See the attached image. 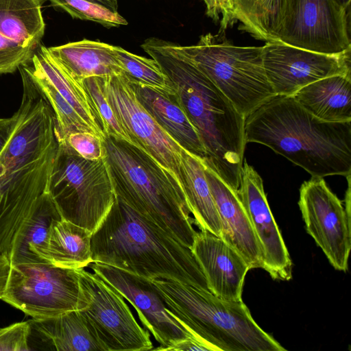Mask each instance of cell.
I'll return each mask as SVG.
<instances>
[{"label": "cell", "mask_w": 351, "mask_h": 351, "mask_svg": "<svg viewBox=\"0 0 351 351\" xmlns=\"http://www.w3.org/2000/svg\"><path fill=\"white\" fill-rule=\"evenodd\" d=\"M23 93L0 153V254L8 257L19 227L47 191L58 149L53 112L23 67Z\"/></svg>", "instance_id": "obj_1"}, {"label": "cell", "mask_w": 351, "mask_h": 351, "mask_svg": "<svg viewBox=\"0 0 351 351\" xmlns=\"http://www.w3.org/2000/svg\"><path fill=\"white\" fill-rule=\"evenodd\" d=\"M245 140L269 147L313 178L351 173V121L328 122L291 96L275 95L245 118Z\"/></svg>", "instance_id": "obj_2"}, {"label": "cell", "mask_w": 351, "mask_h": 351, "mask_svg": "<svg viewBox=\"0 0 351 351\" xmlns=\"http://www.w3.org/2000/svg\"><path fill=\"white\" fill-rule=\"evenodd\" d=\"M93 262L209 291L191 249L116 198L92 233Z\"/></svg>", "instance_id": "obj_3"}, {"label": "cell", "mask_w": 351, "mask_h": 351, "mask_svg": "<svg viewBox=\"0 0 351 351\" xmlns=\"http://www.w3.org/2000/svg\"><path fill=\"white\" fill-rule=\"evenodd\" d=\"M102 141L117 198L191 248L197 232L173 177L138 146L110 136Z\"/></svg>", "instance_id": "obj_4"}, {"label": "cell", "mask_w": 351, "mask_h": 351, "mask_svg": "<svg viewBox=\"0 0 351 351\" xmlns=\"http://www.w3.org/2000/svg\"><path fill=\"white\" fill-rule=\"evenodd\" d=\"M168 313L212 351H284L253 319L241 301L177 281L154 279Z\"/></svg>", "instance_id": "obj_5"}, {"label": "cell", "mask_w": 351, "mask_h": 351, "mask_svg": "<svg viewBox=\"0 0 351 351\" xmlns=\"http://www.w3.org/2000/svg\"><path fill=\"white\" fill-rule=\"evenodd\" d=\"M174 45L244 118L276 95L265 71L262 47L235 46L223 32L203 35L195 45Z\"/></svg>", "instance_id": "obj_6"}, {"label": "cell", "mask_w": 351, "mask_h": 351, "mask_svg": "<svg viewBox=\"0 0 351 351\" xmlns=\"http://www.w3.org/2000/svg\"><path fill=\"white\" fill-rule=\"evenodd\" d=\"M58 143L47 191L62 218L93 233L117 198L107 161L83 158Z\"/></svg>", "instance_id": "obj_7"}, {"label": "cell", "mask_w": 351, "mask_h": 351, "mask_svg": "<svg viewBox=\"0 0 351 351\" xmlns=\"http://www.w3.org/2000/svg\"><path fill=\"white\" fill-rule=\"evenodd\" d=\"M82 299L79 269L46 262L12 265L1 298L35 319L79 310Z\"/></svg>", "instance_id": "obj_8"}, {"label": "cell", "mask_w": 351, "mask_h": 351, "mask_svg": "<svg viewBox=\"0 0 351 351\" xmlns=\"http://www.w3.org/2000/svg\"><path fill=\"white\" fill-rule=\"evenodd\" d=\"M82 294L79 312L106 351L153 349L147 330L135 319L123 298L99 276L79 269Z\"/></svg>", "instance_id": "obj_9"}, {"label": "cell", "mask_w": 351, "mask_h": 351, "mask_svg": "<svg viewBox=\"0 0 351 351\" xmlns=\"http://www.w3.org/2000/svg\"><path fill=\"white\" fill-rule=\"evenodd\" d=\"M350 8L334 0H286L276 40L306 50L339 54L351 49Z\"/></svg>", "instance_id": "obj_10"}, {"label": "cell", "mask_w": 351, "mask_h": 351, "mask_svg": "<svg viewBox=\"0 0 351 351\" xmlns=\"http://www.w3.org/2000/svg\"><path fill=\"white\" fill-rule=\"evenodd\" d=\"M103 88L117 118L134 144L165 169L184 193L181 175V157L184 149L141 104L131 77L125 72L103 77Z\"/></svg>", "instance_id": "obj_11"}, {"label": "cell", "mask_w": 351, "mask_h": 351, "mask_svg": "<svg viewBox=\"0 0 351 351\" xmlns=\"http://www.w3.org/2000/svg\"><path fill=\"white\" fill-rule=\"evenodd\" d=\"M298 206L307 233L330 265L338 271H347L351 250L350 213L324 178L312 177L302 183Z\"/></svg>", "instance_id": "obj_12"}, {"label": "cell", "mask_w": 351, "mask_h": 351, "mask_svg": "<svg viewBox=\"0 0 351 351\" xmlns=\"http://www.w3.org/2000/svg\"><path fill=\"white\" fill-rule=\"evenodd\" d=\"M262 47L265 71L276 95L292 96L317 80L351 73V49L325 54L278 40L266 42Z\"/></svg>", "instance_id": "obj_13"}, {"label": "cell", "mask_w": 351, "mask_h": 351, "mask_svg": "<svg viewBox=\"0 0 351 351\" xmlns=\"http://www.w3.org/2000/svg\"><path fill=\"white\" fill-rule=\"evenodd\" d=\"M88 267L108 285L128 300L136 311L139 319L163 350L189 337H193L167 312L166 304L152 280L97 262Z\"/></svg>", "instance_id": "obj_14"}, {"label": "cell", "mask_w": 351, "mask_h": 351, "mask_svg": "<svg viewBox=\"0 0 351 351\" xmlns=\"http://www.w3.org/2000/svg\"><path fill=\"white\" fill-rule=\"evenodd\" d=\"M239 195L259 244L263 268L274 280L292 278V261L270 210L263 182L254 168L243 161Z\"/></svg>", "instance_id": "obj_15"}, {"label": "cell", "mask_w": 351, "mask_h": 351, "mask_svg": "<svg viewBox=\"0 0 351 351\" xmlns=\"http://www.w3.org/2000/svg\"><path fill=\"white\" fill-rule=\"evenodd\" d=\"M206 280L209 291L228 301H241L250 267L243 258L219 237L197 232L191 247Z\"/></svg>", "instance_id": "obj_16"}, {"label": "cell", "mask_w": 351, "mask_h": 351, "mask_svg": "<svg viewBox=\"0 0 351 351\" xmlns=\"http://www.w3.org/2000/svg\"><path fill=\"white\" fill-rule=\"evenodd\" d=\"M204 165L221 221L220 238L243 258L250 269L263 268L261 250L238 192L209 166Z\"/></svg>", "instance_id": "obj_17"}, {"label": "cell", "mask_w": 351, "mask_h": 351, "mask_svg": "<svg viewBox=\"0 0 351 351\" xmlns=\"http://www.w3.org/2000/svg\"><path fill=\"white\" fill-rule=\"evenodd\" d=\"M132 81L139 101L159 125L183 149L205 161L207 154L200 136L176 95H168Z\"/></svg>", "instance_id": "obj_18"}, {"label": "cell", "mask_w": 351, "mask_h": 351, "mask_svg": "<svg viewBox=\"0 0 351 351\" xmlns=\"http://www.w3.org/2000/svg\"><path fill=\"white\" fill-rule=\"evenodd\" d=\"M40 0H0V46L31 57L44 36Z\"/></svg>", "instance_id": "obj_19"}, {"label": "cell", "mask_w": 351, "mask_h": 351, "mask_svg": "<svg viewBox=\"0 0 351 351\" xmlns=\"http://www.w3.org/2000/svg\"><path fill=\"white\" fill-rule=\"evenodd\" d=\"M51 54L77 82L90 77H107L123 73L114 46L84 39L48 47Z\"/></svg>", "instance_id": "obj_20"}, {"label": "cell", "mask_w": 351, "mask_h": 351, "mask_svg": "<svg viewBox=\"0 0 351 351\" xmlns=\"http://www.w3.org/2000/svg\"><path fill=\"white\" fill-rule=\"evenodd\" d=\"M291 97L321 120L351 121V73L317 80L300 88Z\"/></svg>", "instance_id": "obj_21"}, {"label": "cell", "mask_w": 351, "mask_h": 351, "mask_svg": "<svg viewBox=\"0 0 351 351\" xmlns=\"http://www.w3.org/2000/svg\"><path fill=\"white\" fill-rule=\"evenodd\" d=\"M92 232L64 218L51 223L45 243L35 252L43 262L80 269L93 263Z\"/></svg>", "instance_id": "obj_22"}, {"label": "cell", "mask_w": 351, "mask_h": 351, "mask_svg": "<svg viewBox=\"0 0 351 351\" xmlns=\"http://www.w3.org/2000/svg\"><path fill=\"white\" fill-rule=\"evenodd\" d=\"M58 92L72 106L101 138L106 136L101 118L83 82L75 81L51 54L48 47L39 44L29 60Z\"/></svg>", "instance_id": "obj_23"}, {"label": "cell", "mask_w": 351, "mask_h": 351, "mask_svg": "<svg viewBox=\"0 0 351 351\" xmlns=\"http://www.w3.org/2000/svg\"><path fill=\"white\" fill-rule=\"evenodd\" d=\"M43 341L58 351H106L78 310L59 315L27 320Z\"/></svg>", "instance_id": "obj_24"}, {"label": "cell", "mask_w": 351, "mask_h": 351, "mask_svg": "<svg viewBox=\"0 0 351 351\" xmlns=\"http://www.w3.org/2000/svg\"><path fill=\"white\" fill-rule=\"evenodd\" d=\"M181 175L186 200L194 223L200 230L221 236V225L206 178L203 160L184 149L182 152Z\"/></svg>", "instance_id": "obj_25"}, {"label": "cell", "mask_w": 351, "mask_h": 351, "mask_svg": "<svg viewBox=\"0 0 351 351\" xmlns=\"http://www.w3.org/2000/svg\"><path fill=\"white\" fill-rule=\"evenodd\" d=\"M62 218L49 192L43 193L14 235L8 254L11 265L43 262L35 252L45 243L53 221Z\"/></svg>", "instance_id": "obj_26"}, {"label": "cell", "mask_w": 351, "mask_h": 351, "mask_svg": "<svg viewBox=\"0 0 351 351\" xmlns=\"http://www.w3.org/2000/svg\"><path fill=\"white\" fill-rule=\"evenodd\" d=\"M286 0H234L236 19L240 29L256 39L276 40Z\"/></svg>", "instance_id": "obj_27"}, {"label": "cell", "mask_w": 351, "mask_h": 351, "mask_svg": "<svg viewBox=\"0 0 351 351\" xmlns=\"http://www.w3.org/2000/svg\"><path fill=\"white\" fill-rule=\"evenodd\" d=\"M21 66L40 89L52 108L58 142L64 141L69 135L75 132H89L96 135L90 126L51 82L31 65L29 60Z\"/></svg>", "instance_id": "obj_28"}, {"label": "cell", "mask_w": 351, "mask_h": 351, "mask_svg": "<svg viewBox=\"0 0 351 351\" xmlns=\"http://www.w3.org/2000/svg\"><path fill=\"white\" fill-rule=\"evenodd\" d=\"M115 56L123 71L132 80L162 93L174 96L176 89L154 59L132 53L114 46Z\"/></svg>", "instance_id": "obj_29"}, {"label": "cell", "mask_w": 351, "mask_h": 351, "mask_svg": "<svg viewBox=\"0 0 351 351\" xmlns=\"http://www.w3.org/2000/svg\"><path fill=\"white\" fill-rule=\"evenodd\" d=\"M56 7L69 13L73 18L90 21L105 27H119L128 24L118 12H114L88 0H49Z\"/></svg>", "instance_id": "obj_30"}, {"label": "cell", "mask_w": 351, "mask_h": 351, "mask_svg": "<svg viewBox=\"0 0 351 351\" xmlns=\"http://www.w3.org/2000/svg\"><path fill=\"white\" fill-rule=\"evenodd\" d=\"M83 84L101 118L105 135L134 145L123 129L112 106L106 97L103 88V77H88L83 80Z\"/></svg>", "instance_id": "obj_31"}, {"label": "cell", "mask_w": 351, "mask_h": 351, "mask_svg": "<svg viewBox=\"0 0 351 351\" xmlns=\"http://www.w3.org/2000/svg\"><path fill=\"white\" fill-rule=\"evenodd\" d=\"M77 154L87 160H98L105 157L102 138L89 132H75L64 141Z\"/></svg>", "instance_id": "obj_32"}, {"label": "cell", "mask_w": 351, "mask_h": 351, "mask_svg": "<svg viewBox=\"0 0 351 351\" xmlns=\"http://www.w3.org/2000/svg\"><path fill=\"white\" fill-rule=\"evenodd\" d=\"M31 332L27 321L0 328V351L30 350L28 339Z\"/></svg>", "instance_id": "obj_33"}, {"label": "cell", "mask_w": 351, "mask_h": 351, "mask_svg": "<svg viewBox=\"0 0 351 351\" xmlns=\"http://www.w3.org/2000/svg\"><path fill=\"white\" fill-rule=\"evenodd\" d=\"M206 14L215 21L220 22L221 32L237 23L234 0H203Z\"/></svg>", "instance_id": "obj_34"}, {"label": "cell", "mask_w": 351, "mask_h": 351, "mask_svg": "<svg viewBox=\"0 0 351 351\" xmlns=\"http://www.w3.org/2000/svg\"><path fill=\"white\" fill-rule=\"evenodd\" d=\"M173 351H212L207 346L194 337H189L163 349Z\"/></svg>", "instance_id": "obj_35"}, {"label": "cell", "mask_w": 351, "mask_h": 351, "mask_svg": "<svg viewBox=\"0 0 351 351\" xmlns=\"http://www.w3.org/2000/svg\"><path fill=\"white\" fill-rule=\"evenodd\" d=\"M15 119V114L10 118H0V153L9 140Z\"/></svg>", "instance_id": "obj_36"}, {"label": "cell", "mask_w": 351, "mask_h": 351, "mask_svg": "<svg viewBox=\"0 0 351 351\" xmlns=\"http://www.w3.org/2000/svg\"><path fill=\"white\" fill-rule=\"evenodd\" d=\"M11 267L8 257L0 254V299L2 298L5 290Z\"/></svg>", "instance_id": "obj_37"}, {"label": "cell", "mask_w": 351, "mask_h": 351, "mask_svg": "<svg viewBox=\"0 0 351 351\" xmlns=\"http://www.w3.org/2000/svg\"><path fill=\"white\" fill-rule=\"evenodd\" d=\"M95 3L104 6L109 10L118 12V1L117 0H88Z\"/></svg>", "instance_id": "obj_38"}, {"label": "cell", "mask_w": 351, "mask_h": 351, "mask_svg": "<svg viewBox=\"0 0 351 351\" xmlns=\"http://www.w3.org/2000/svg\"><path fill=\"white\" fill-rule=\"evenodd\" d=\"M337 3L343 8H350L351 0H334Z\"/></svg>", "instance_id": "obj_39"}]
</instances>
